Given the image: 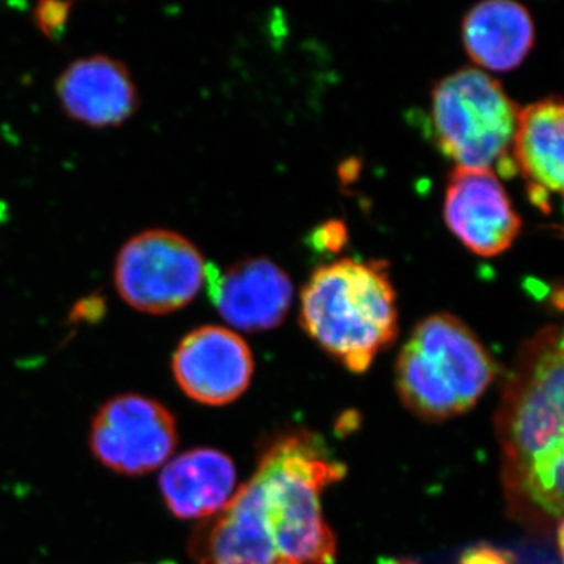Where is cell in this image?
Instances as JSON below:
<instances>
[{"label": "cell", "mask_w": 564, "mask_h": 564, "mask_svg": "<svg viewBox=\"0 0 564 564\" xmlns=\"http://www.w3.org/2000/svg\"><path fill=\"white\" fill-rule=\"evenodd\" d=\"M347 467L323 437L282 433L263 447L251 480L193 530L188 552L198 564H334L336 536L322 494Z\"/></svg>", "instance_id": "6da1fadb"}, {"label": "cell", "mask_w": 564, "mask_h": 564, "mask_svg": "<svg viewBox=\"0 0 564 564\" xmlns=\"http://www.w3.org/2000/svg\"><path fill=\"white\" fill-rule=\"evenodd\" d=\"M508 514L534 533L564 518V323L527 339L496 414Z\"/></svg>", "instance_id": "7a4b0ae2"}, {"label": "cell", "mask_w": 564, "mask_h": 564, "mask_svg": "<svg viewBox=\"0 0 564 564\" xmlns=\"http://www.w3.org/2000/svg\"><path fill=\"white\" fill-rule=\"evenodd\" d=\"M304 332L355 373H364L399 334L388 263L340 259L318 267L302 292Z\"/></svg>", "instance_id": "3957f363"}, {"label": "cell", "mask_w": 564, "mask_h": 564, "mask_svg": "<svg viewBox=\"0 0 564 564\" xmlns=\"http://www.w3.org/2000/svg\"><path fill=\"white\" fill-rule=\"evenodd\" d=\"M496 377V362L466 323L452 314L423 318L397 359V389L404 406L445 421L469 411Z\"/></svg>", "instance_id": "277c9868"}, {"label": "cell", "mask_w": 564, "mask_h": 564, "mask_svg": "<svg viewBox=\"0 0 564 564\" xmlns=\"http://www.w3.org/2000/svg\"><path fill=\"white\" fill-rule=\"evenodd\" d=\"M518 104L485 70L466 68L437 82L430 104V128L437 148L456 169L516 173L511 148Z\"/></svg>", "instance_id": "5b68a950"}, {"label": "cell", "mask_w": 564, "mask_h": 564, "mask_svg": "<svg viewBox=\"0 0 564 564\" xmlns=\"http://www.w3.org/2000/svg\"><path fill=\"white\" fill-rule=\"evenodd\" d=\"M198 248L181 234L151 229L132 237L115 263V284L129 306L170 314L191 304L206 281Z\"/></svg>", "instance_id": "8992f818"}, {"label": "cell", "mask_w": 564, "mask_h": 564, "mask_svg": "<svg viewBox=\"0 0 564 564\" xmlns=\"http://www.w3.org/2000/svg\"><path fill=\"white\" fill-rule=\"evenodd\" d=\"M177 445L169 408L139 393L113 397L91 422L90 448L113 473L139 477L161 467Z\"/></svg>", "instance_id": "52a82bcc"}, {"label": "cell", "mask_w": 564, "mask_h": 564, "mask_svg": "<svg viewBox=\"0 0 564 564\" xmlns=\"http://www.w3.org/2000/svg\"><path fill=\"white\" fill-rule=\"evenodd\" d=\"M448 229L474 254L494 258L513 245L521 218L494 170L455 169L444 198Z\"/></svg>", "instance_id": "ba28073f"}, {"label": "cell", "mask_w": 564, "mask_h": 564, "mask_svg": "<svg viewBox=\"0 0 564 564\" xmlns=\"http://www.w3.org/2000/svg\"><path fill=\"white\" fill-rule=\"evenodd\" d=\"M254 361L239 334L221 326L188 333L173 356V373L192 400L223 406L239 399L251 383Z\"/></svg>", "instance_id": "9c48e42d"}, {"label": "cell", "mask_w": 564, "mask_h": 564, "mask_svg": "<svg viewBox=\"0 0 564 564\" xmlns=\"http://www.w3.org/2000/svg\"><path fill=\"white\" fill-rule=\"evenodd\" d=\"M206 281L215 310L242 332L276 328L292 304L291 278L265 258L245 259L223 272L207 265Z\"/></svg>", "instance_id": "30bf717a"}, {"label": "cell", "mask_w": 564, "mask_h": 564, "mask_svg": "<svg viewBox=\"0 0 564 564\" xmlns=\"http://www.w3.org/2000/svg\"><path fill=\"white\" fill-rule=\"evenodd\" d=\"M57 95L73 120L93 128L122 124L139 104L131 73L106 55L70 63L57 82Z\"/></svg>", "instance_id": "8fae6325"}, {"label": "cell", "mask_w": 564, "mask_h": 564, "mask_svg": "<svg viewBox=\"0 0 564 564\" xmlns=\"http://www.w3.org/2000/svg\"><path fill=\"white\" fill-rule=\"evenodd\" d=\"M511 159L538 207L545 209L549 193L564 198V99H543L519 111Z\"/></svg>", "instance_id": "7c38bea8"}, {"label": "cell", "mask_w": 564, "mask_h": 564, "mask_svg": "<svg viewBox=\"0 0 564 564\" xmlns=\"http://www.w3.org/2000/svg\"><path fill=\"white\" fill-rule=\"evenodd\" d=\"M159 486L166 507L176 518L209 519L232 499L236 469L223 452L195 448L163 469Z\"/></svg>", "instance_id": "4fadbf2b"}, {"label": "cell", "mask_w": 564, "mask_h": 564, "mask_svg": "<svg viewBox=\"0 0 564 564\" xmlns=\"http://www.w3.org/2000/svg\"><path fill=\"white\" fill-rule=\"evenodd\" d=\"M467 55L481 68L507 73L524 63L534 43L529 11L511 0H485L463 21Z\"/></svg>", "instance_id": "5bb4252c"}, {"label": "cell", "mask_w": 564, "mask_h": 564, "mask_svg": "<svg viewBox=\"0 0 564 564\" xmlns=\"http://www.w3.org/2000/svg\"><path fill=\"white\" fill-rule=\"evenodd\" d=\"M70 3L43 2L36 7V24L50 39H58L68 21Z\"/></svg>", "instance_id": "9a60e30c"}, {"label": "cell", "mask_w": 564, "mask_h": 564, "mask_svg": "<svg viewBox=\"0 0 564 564\" xmlns=\"http://www.w3.org/2000/svg\"><path fill=\"white\" fill-rule=\"evenodd\" d=\"M513 552L492 544H475L458 556L456 564H514Z\"/></svg>", "instance_id": "2e32d148"}, {"label": "cell", "mask_w": 564, "mask_h": 564, "mask_svg": "<svg viewBox=\"0 0 564 564\" xmlns=\"http://www.w3.org/2000/svg\"><path fill=\"white\" fill-rule=\"evenodd\" d=\"M347 240V232H345V226L343 223H328L325 228L321 229L317 234L315 242L321 243L322 248L326 250H340L343 245Z\"/></svg>", "instance_id": "e0dca14e"}, {"label": "cell", "mask_w": 564, "mask_h": 564, "mask_svg": "<svg viewBox=\"0 0 564 564\" xmlns=\"http://www.w3.org/2000/svg\"><path fill=\"white\" fill-rule=\"evenodd\" d=\"M556 530V541H558L560 554H562L563 564H564V518L558 522L555 527Z\"/></svg>", "instance_id": "ac0fdd59"}, {"label": "cell", "mask_w": 564, "mask_h": 564, "mask_svg": "<svg viewBox=\"0 0 564 564\" xmlns=\"http://www.w3.org/2000/svg\"><path fill=\"white\" fill-rule=\"evenodd\" d=\"M378 564H419L411 558H380Z\"/></svg>", "instance_id": "d6986e66"}, {"label": "cell", "mask_w": 564, "mask_h": 564, "mask_svg": "<svg viewBox=\"0 0 564 564\" xmlns=\"http://www.w3.org/2000/svg\"><path fill=\"white\" fill-rule=\"evenodd\" d=\"M155 564H176L174 562H161V563H155Z\"/></svg>", "instance_id": "ffe728a7"}]
</instances>
